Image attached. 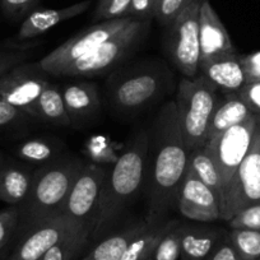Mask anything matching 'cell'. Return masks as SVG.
<instances>
[{"label": "cell", "instance_id": "cell-33", "mask_svg": "<svg viewBox=\"0 0 260 260\" xmlns=\"http://www.w3.org/2000/svg\"><path fill=\"white\" fill-rule=\"evenodd\" d=\"M19 226V209L17 206L0 211V250L3 249Z\"/></svg>", "mask_w": 260, "mask_h": 260}, {"label": "cell", "instance_id": "cell-42", "mask_svg": "<svg viewBox=\"0 0 260 260\" xmlns=\"http://www.w3.org/2000/svg\"><path fill=\"white\" fill-rule=\"evenodd\" d=\"M3 162H4L3 156H2V154H0V166H2V165H3Z\"/></svg>", "mask_w": 260, "mask_h": 260}, {"label": "cell", "instance_id": "cell-11", "mask_svg": "<svg viewBox=\"0 0 260 260\" xmlns=\"http://www.w3.org/2000/svg\"><path fill=\"white\" fill-rule=\"evenodd\" d=\"M46 74L37 62H22L0 78V97L32 116L35 104L50 84Z\"/></svg>", "mask_w": 260, "mask_h": 260}, {"label": "cell", "instance_id": "cell-34", "mask_svg": "<svg viewBox=\"0 0 260 260\" xmlns=\"http://www.w3.org/2000/svg\"><path fill=\"white\" fill-rule=\"evenodd\" d=\"M39 3L40 0H0V9L7 18L18 21L26 18Z\"/></svg>", "mask_w": 260, "mask_h": 260}, {"label": "cell", "instance_id": "cell-7", "mask_svg": "<svg viewBox=\"0 0 260 260\" xmlns=\"http://www.w3.org/2000/svg\"><path fill=\"white\" fill-rule=\"evenodd\" d=\"M133 21L134 18L132 17H125V18L114 19V21L99 22L84 31H81L76 36L71 37L68 41H65L64 44L52 50L50 54L42 57L37 62V65L47 74L56 77V74L62 68L96 50Z\"/></svg>", "mask_w": 260, "mask_h": 260}, {"label": "cell", "instance_id": "cell-16", "mask_svg": "<svg viewBox=\"0 0 260 260\" xmlns=\"http://www.w3.org/2000/svg\"><path fill=\"white\" fill-rule=\"evenodd\" d=\"M91 0H84L73 6L65 7V8H36L24 18L19 27L18 32L14 36V42H26L41 36L45 32L57 26L61 22L68 21L77 16L83 14L91 7Z\"/></svg>", "mask_w": 260, "mask_h": 260}, {"label": "cell", "instance_id": "cell-38", "mask_svg": "<svg viewBox=\"0 0 260 260\" xmlns=\"http://www.w3.org/2000/svg\"><path fill=\"white\" fill-rule=\"evenodd\" d=\"M24 116H27L26 112L21 111L17 107L12 106L11 104L0 97V129L11 126L21 121Z\"/></svg>", "mask_w": 260, "mask_h": 260}, {"label": "cell", "instance_id": "cell-30", "mask_svg": "<svg viewBox=\"0 0 260 260\" xmlns=\"http://www.w3.org/2000/svg\"><path fill=\"white\" fill-rule=\"evenodd\" d=\"M132 0H100L93 13L94 22L114 21L127 17Z\"/></svg>", "mask_w": 260, "mask_h": 260}, {"label": "cell", "instance_id": "cell-31", "mask_svg": "<svg viewBox=\"0 0 260 260\" xmlns=\"http://www.w3.org/2000/svg\"><path fill=\"white\" fill-rule=\"evenodd\" d=\"M194 2L195 0H158L154 12V19L161 26L167 27L185 8H187Z\"/></svg>", "mask_w": 260, "mask_h": 260}, {"label": "cell", "instance_id": "cell-36", "mask_svg": "<svg viewBox=\"0 0 260 260\" xmlns=\"http://www.w3.org/2000/svg\"><path fill=\"white\" fill-rule=\"evenodd\" d=\"M157 2L158 0H132L127 17L134 19H143V21H151L154 18Z\"/></svg>", "mask_w": 260, "mask_h": 260}, {"label": "cell", "instance_id": "cell-23", "mask_svg": "<svg viewBox=\"0 0 260 260\" xmlns=\"http://www.w3.org/2000/svg\"><path fill=\"white\" fill-rule=\"evenodd\" d=\"M179 223V221L172 219V221H166L164 223L156 224V226H149L148 224L132 241L121 260H149L162 237Z\"/></svg>", "mask_w": 260, "mask_h": 260}, {"label": "cell", "instance_id": "cell-2", "mask_svg": "<svg viewBox=\"0 0 260 260\" xmlns=\"http://www.w3.org/2000/svg\"><path fill=\"white\" fill-rule=\"evenodd\" d=\"M148 151L149 137L141 132L107 174L92 235L110 226L138 192L144 179Z\"/></svg>", "mask_w": 260, "mask_h": 260}, {"label": "cell", "instance_id": "cell-43", "mask_svg": "<svg viewBox=\"0 0 260 260\" xmlns=\"http://www.w3.org/2000/svg\"><path fill=\"white\" fill-rule=\"evenodd\" d=\"M82 260H83V259H82Z\"/></svg>", "mask_w": 260, "mask_h": 260}, {"label": "cell", "instance_id": "cell-29", "mask_svg": "<svg viewBox=\"0 0 260 260\" xmlns=\"http://www.w3.org/2000/svg\"><path fill=\"white\" fill-rule=\"evenodd\" d=\"M181 224H177L172 230H170L152 254L149 260H179L181 256Z\"/></svg>", "mask_w": 260, "mask_h": 260}, {"label": "cell", "instance_id": "cell-18", "mask_svg": "<svg viewBox=\"0 0 260 260\" xmlns=\"http://www.w3.org/2000/svg\"><path fill=\"white\" fill-rule=\"evenodd\" d=\"M252 112L240 99L237 92L224 93L223 99H219L216 105L211 121L208 126V138L207 142L213 141L219 134L224 133L230 127L236 126L241 122L246 121L252 116ZM206 142V143H207Z\"/></svg>", "mask_w": 260, "mask_h": 260}, {"label": "cell", "instance_id": "cell-17", "mask_svg": "<svg viewBox=\"0 0 260 260\" xmlns=\"http://www.w3.org/2000/svg\"><path fill=\"white\" fill-rule=\"evenodd\" d=\"M199 72L222 93L239 92L246 84L237 52L199 62Z\"/></svg>", "mask_w": 260, "mask_h": 260}, {"label": "cell", "instance_id": "cell-25", "mask_svg": "<svg viewBox=\"0 0 260 260\" xmlns=\"http://www.w3.org/2000/svg\"><path fill=\"white\" fill-rule=\"evenodd\" d=\"M187 171L191 172L203 184H206L216 194L218 203H221L222 180L218 174V170L214 165L213 158H212L211 153L207 151L206 147H202L190 153Z\"/></svg>", "mask_w": 260, "mask_h": 260}, {"label": "cell", "instance_id": "cell-28", "mask_svg": "<svg viewBox=\"0 0 260 260\" xmlns=\"http://www.w3.org/2000/svg\"><path fill=\"white\" fill-rule=\"evenodd\" d=\"M231 244L241 260H260V231L231 230Z\"/></svg>", "mask_w": 260, "mask_h": 260}, {"label": "cell", "instance_id": "cell-35", "mask_svg": "<svg viewBox=\"0 0 260 260\" xmlns=\"http://www.w3.org/2000/svg\"><path fill=\"white\" fill-rule=\"evenodd\" d=\"M240 62H241L242 71H244L246 84L260 82V51L240 55Z\"/></svg>", "mask_w": 260, "mask_h": 260}, {"label": "cell", "instance_id": "cell-15", "mask_svg": "<svg viewBox=\"0 0 260 260\" xmlns=\"http://www.w3.org/2000/svg\"><path fill=\"white\" fill-rule=\"evenodd\" d=\"M199 62L224 55L236 54V49L232 44L226 27L209 3V0H202L199 9Z\"/></svg>", "mask_w": 260, "mask_h": 260}, {"label": "cell", "instance_id": "cell-39", "mask_svg": "<svg viewBox=\"0 0 260 260\" xmlns=\"http://www.w3.org/2000/svg\"><path fill=\"white\" fill-rule=\"evenodd\" d=\"M206 260H241L231 244L229 234H224L212 254Z\"/></svg>", "mask_w": 260, "mask_h": 260}, {"label": "cell", "instance_id": "cell-3", "mask_svg": "<svg viewBox=\"0 0 260 260\" xmlns=\"http://www.w3.org/2000/svg\"><path fill=\"white\" fill-rule=\"evenodd\" d=\"M78 159H54L34 171L31 190L18 207L19 223L24 229L62 214L73 182L81 171Z\"/></svg>", "mask_w": 260, "mask_h": 260}, {"label": "cell", "instance_id": "cell-6", "mask_svg": "<svg viewBox=\"0 0 260 260\" xmlns=\"http://www.w3.org/2000/svg\"><path fill=\"white\" fill-rule=\"evenodd\" d=\"M202 0H195L166 27L167 52L174 65L186 78L199 72V9Z\"/></svg>", "mask_w": 260, "mask_h": 260}, {"label": "cell", "instance_id": "cell-19", "mask_svg": "<svg viewBox=\"0 0 260 260\" xmlns=\"http://www.w3.org/2000/svg\"><path fill=\"white\" fill-rule=\"evenodd\" d=\"M34 171L27 166L6 161L0 166V201L19 207L31 190Z\"/></svg>", "mask_w": 260, "mask_h": 260}, {"label": "cell", "instance_id": "cell-37", "mask_svg": "<svg viewBox=\"0 0 260 260\" xmlns=\"http://www.w3.org/2000/svg\"><path fill=\"white\" fill-rule=\"evenodd\" d=\"M237 94L246 104L250 111L254 115L260 114V82L251 84H245Z\"/></svg>", "mask_w": 260, "mask_h": 260}, {"label": "cell", "instance_id": "cell-1", "mask_svg": "<svg viewBox=\"0 0 260 260\" xmlns=\"http://www.w3.org/2000/svg\"><path fill=\"white\" fill-rule=\"evenodd\" d=\"M149 226L164 223L177 198L187 171L190 152L185 146L177 120L175 102L170 101L161 109L153 125L152 144L149 139Z\"/></svg>", "mask_w": 260, "mask_h": 260}, {"label": "cell", "instance_id": "cell-41", "mask_svg": "<svg viewBox=\"0 0 260 260\" xmlns=\"http://www.w3.org/2000/svg\"><path fill=\"white\" fill-rule=\"evenodd\" d=\"M256 116V126H257V132H259V137H260V114L255 115Z\"/></svg>", "mask_w": 260, "mask_h": 260}, {"label": "cell", "instance_id": "cell-9", "mask_svg": "<svg viewBox=\"0 0 260 260\" xmlns=\"http://www.w3.org/2000/svg\"><path fill=\"white\" fill-rule=\"evenodd\" d=\"M260 203V137L255 130L251 147L230 182L219 206L221 219L229 222L246 207Z\"/></svg>", "mask_w": 260, "mask_h": 260}, {"label": "cell", "instance_id": "cell-10", "mask_svg": "<svg viewBox=\"0 0 260 260\" xmlns=\"http://www.w3.org/2000/svg\"><path fill=\"white\" fill-rule=\"evenodd\" d=\"M107 171L94 164L82 166L73 182L62 214L78 224L92 226L101 203Z\"/></svg>", "mask_w": 260, "mask_h": 260}, {"label": "cell", "instance_id": "cell-14", "mask_svg": "<svg viewBox=\"0 0 260 260\" xmlns=\"http://www.w3.org/2000/svg\"><path fill=\"white\" fill-rule=\"evenodd\" d=\"M177 208L190 221L214 222L221 219L216 194L190 171H186L180 187Z\"/></svg>", "mask_w": 260, "mask_h": 260}, {"label": "cell", "instance_id": "cell-20", "mask_svg": "<svg viewBox=\"0 0 260 260\" xmlns=\"http://www.w3.org/2000/svg\"><path fill=\"white\" fill-rule=\"evenodd\" d=\"M61 93L71 121L89 119L99 112L100 97L93 83L72 82L62 87Z\"/></svg>", "mask_w": 260, "mask_h": 260}, {"label": "cell", "instance_id": "cell-21", "mask_svg": "<svg viewBox=\"0 0 260 260\" xmlns=\"http://www.w3.org/2000/svg\"><path fill=\"white\" fill-rule=\"evenodd\" d=\"M223 231L201 227H182L181 260H206L223 237Z\"/></svg>", "mask_w": 260, "mask_h": 260}, {"label": "cell", "instance_id": "cell-40", "mask_svg": "<svg viewBox=\"0 0 260 260\" xmlns=\"http://www.w3.org/2000/svg\"><path fill=\"white\" fill-rule=\"evenodd\" d=\"M26 59V55L21 51L14 52H0V78L9 71L22 64Z\"/></svg>", "mask_w": 260, "mask_h": 260}, {"label": "cell", "instance_id": "cell-26", "mask_svg": "<svg viewBox=\"0 0 260 260\" xmlns=\"http://www.w3.org/2000/svg\"><path fill=\"white\" fill-rule=\"evenodd\" d=\"M91 235V226L77 227L55 244L41 260H74L84 249Z\"/></svg>", "mask_w": 260, "mask_h": 260}, {"label": "cell", "instance_id": "cell-27", "mask_svg": "<svg viewBox=\"0 0 260 260\" xmlns=\"http://www.w3.org/2000/svg\"><path fill=\"white\" fill-rule=\"evenodd\" d=\"M60 152L59 142L47 138H35L24 141L16 149L17 156L31 164H47Z\"/></svg>", "mask_w": 260, "mask_h": 260}, {"label": "cell", "instance_id": "cell-5", "mask_svg": "<svg viewBox=\"0 0 260 260\" xmlns=\"http://www.w3.org/2000/svg\"><path fill=\"white\" fill-rule=\"evenodd\" d=\"M149 22L151 21L134 19L124 29L117 32L96 50L62 68L56 77L86 78L105 73L121 61L139 44L148 29Z\"/></svg>", "mask_w": 260, "mask_h": 260}, {"label": "cell", "instance_id": "cell-13", "mask_svg": "<svg viewBox=\"0 0 260 260\" xmlns=\"http://www.w3.org/2000/svg\"><path fill=\"white\" fill-rule=\"evenodd\" d=\"M162 76L156 71H137L115 82L111 100L121 111L143 109L153 101L162 88Z\"/></svg>", "mask_w": 260, "mask_h": 260}, {"label": "cell", "instance_id": "cell-22", "mask_svg": "<svg viewBox=\"0 0 260 260\" xmlns=\"http://www.w3.org/2000/svg\"><path fill=\"white\" fill-rule=\"evenodd\" d=\"M32 116L45 120L52 125L69 126L72 121L65 110L61 88L50 83L35 104Z\"/></svg>", "mask_w": 260, "mask_h": 260}, {"label": "cell", "instance_id": "cell-4", "mask_svg": "<svg viewBox=\"0 0 260 260\" xmlns=\"http://www.w3.org/2000/svg\"><path fill=\"white\" fill-rule=\"evenodd\" d=\"M218 100L216 87L203 76L185 77L179 83L174 102L182 138L190 153L206 144L209 121Z\"/></svg>", "mask_w": 260, "mask_h": 260}, {"label": "cell", "instance_id": "cell-24", "mask_svg": "<svg viewBox=\"0 0 260 260\" xmlns=\"http://www.w3.org/2000/svg\"><path fill=\"white\" fill-rule=\"evenodd\" d=\"M148 223H138L122 230L121 232L107 237L100 242L83 260H121L132 241L143 231Z\"/></svg>", "mask_w": 260, "mask_h": 260}, {"label": "cell", "instance_id": "cell-8", "mask_svg": "<svg viewBox=\"0 0 260 260\" xmlns=\"http://www.w3.org/2000/svg\"><path fill=\"white\" fill-rule=\"evenodd\" d=\"M255 130H256V116L252 115L246 121L230 127L224 133L216 137L213 141H209L204 144L207 151L211 153L221 176L222 199L237 169L242 164L251 147Z\"/></svg>", "mask_w": 260, "mask_h": 260}, {"label": "cell", "instance_id": "cell-32", "mask_svg": "<svg viewBox=\"0 0 260 260\" xmlns=\"http://www.w3.org/2000/svg\"><path fill=\"white\" fill-rule=\"evenodd\" d=\"M231 230L260 231V203L246 207L229 221Z\"/></svg>", "mask_w": 260, "mask_h": 260}, {"label": "cell", "instance_id": "cell-12", "mask_svg": "<svg viewBox=\"0 0 260 260\" xmlns=\"http://www.w3.org/2000/svg\"><path fill=\"white\" fill-rule=\"evenodd\" d=\"M79 226L64 214L51 217L29 227L8 260H41L62 237ZM92 227V226H91Z\"/></svg>", "mask_w": 260, "mask_h": 260}]
</instances>
